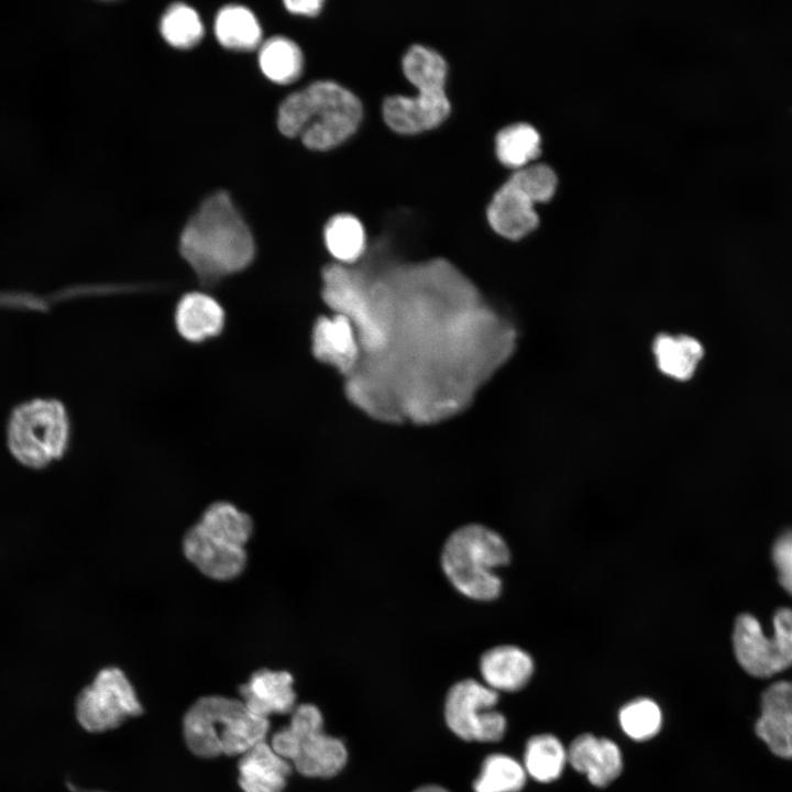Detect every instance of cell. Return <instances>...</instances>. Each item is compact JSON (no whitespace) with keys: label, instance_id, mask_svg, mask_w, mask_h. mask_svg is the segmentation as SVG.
Wrapping results in <instances>:
<instances>
[{"label":"cell","instance_id":"obj_8","mask_svg":"<svg viewBox=\"0 0 792 792\" xmlns=\"http://www.w3.org/2000/svg\"><path fill=\"white\" fill-rule=\"evenodd\" d=\"M733 646L738 663L752 676L769 678L792 667V609L777 610L771 634H766L754 616L740 615Z\"/></svg>","mask_w":792,"mask_h":792},{"label":"cell","instance_id":"obj_33","mask_svg":"<svg viewBox=\"0 0 792 792\" xmlns=\"http://www.w3.org/2000/svg\"><path fill=\"white\" fill-rule=\"evenodd\" d=\"M415 792H449L447 789L436 785V784H429L418 788Z\"/></svg>","mask_w":792,"mask_h":792},{"label":"cell","instance_id":"obj_28","mask_svg":"<svg viewBox=\"0 0 792 792\" xmlns=\"http://www.w3.org/2000/svg\"><path fill=\"white\" fill-rule=\"evenodd\" d=\"M163 37L178 48H189L204 36V25L198 13L184 3L170 6L160 24Z\"/></svg>","mask_w":792,"mask_h":792},{"label":"cell","instance_id":"obj_20","mask_svg":"<svg viewBox=\"0 0 792 792\" xmlns=\"http://www.w3.org/2000/svg\"><path fill=\"white\" fill-rule=\"evenodd\" d=\"M652 349L659 370L679 381L693 376L704 354L702 344L685 334H660Z\"/></svg>","mask_w":792,"mask_h":792},{"label":"cell","instance_id":"obj_15","mask_svg":"<svg viewBox=\"0 0 792 792\" xmlns=\"http://www.w3.org/2000/svg\"><path fill=\"white\" fill-rule=\"evenodd\" d=\"M534 204L527 194L507 179L493 195L487 207V220L498 234L520 239L539 222Z\"/></svg>","mask_w":792,"mask_h":792},{"label":"cell","instance_id":"obj_19","mask_svg":"<svg viewBox=\"0 0 792 792\" xmlns=\"http://www.w3.org/2000/svg\"><path fill=\"white\" fill-rule=\"evenodd\" d=\"M315 355L334 364L342 371L349 370L356 359V345L352 328L343 316L333 319L320 318L312 333Z\"/></svg>","mask_w":792,"mask_h":792},{"label":"cell","instance_id":"obj_7","mask_svg":"<svg viewBox=\"0 0 792 792\" xmlns=\"http://www.w3.org/2000/svg\"><path fill=\"white\" fill-rule=\"evenodd\" d=\"M271 747L308 778H332L348 760L344 744L323 733L321 712L312 704L293 711L290 724L274 734Z\"/></svg>","mask_w":792,"mask_h":792},{"label":"cell","instance_id":"obj_6","mask_svg":"<svg viewBox=\"0 0 792 792\" xmlns=\"http://www.w3.org/2000/svg\"><path fill=\"white\" fill-rule=\"evenodd\" d=\"M6 435L9 452L21 465L45 469L69 448L70 417L61 400L33 398L13 408Z\"/></svg>","mask_w":792,"mask_h":792},{"label":"cell","instance_id":"obj_17","mask_svg":"<svg viewBox=\"0 0 792 792\" xmlns=\"http://www.w3.org/2000/svg\"><path fill=\"white\" fill-rule=\"evenodd\" d=\"M534 668L530 654L513 645L491 648L480 660V671L486 685L496 692L519 691L530 680Z\"/></svg>","mask_w":792,"mask_h":792},{"label":"cell","instance_id":"obj_29","mask_svg":"<svg viewBox=\"0 0 792 792\" xmlns=\"http://www.w3.org/2000/svg\"><path fill=\"white\" fill-rule=\"evenodd\" d=\"M618 719L623 732L629 738L644 741L654 737L661 729L662 713L654 701L641 697L624 705Z\"/></svg>","mask_w":792,"mask_h":792},{"label":"cell","instance_id":"obj_22","mask_svg":"<svg viewBox=\"0 0 792 792\" xmlns=\"http://www.w3.org/2000/svg\"><path fill=\"white\" fill-rule=\"evenodd\" d=\"M566 762V749L556 736L541 734L527 741L522 766L536 781L549 783L557 780Z\"/></svg>","mask_w":792,"mask_h":792},{"label":"cell","instance_id":"obj_4","mask_svg":"<svg viewBox=\"0 0 792 792\" xmlns=\"http://www.w3.org/2000/svg\"><path fill=\"white\" fill-rule=\"evenodd\" d=\"M509 560L504 538L481 524H466L453 530L440 558L442 571L455 591L479 602H491L501 595L503 583L494 570Z\"/></svg>","mask_w":792,"mask_h":792},{"label":"cell","instance_id":"obj_30","mask_svg":"<svg viewBox=\"0 0 792 792\" xmlns=\"http://www.w3.org/2000/svg\"><path fill=\"white\" fill-rule=\"evenodd\" d=\"M508 179L527 194L534 202L550 199L558 183L553 168L544 163L519 167Z\"/></svg>","mask_w":792,"mask_h":792},{"label":"cell","instance_id":"obj_2","mask_svg":"<svg viewBox=\"0 0 792 792\" xmlns=\"http://www.w3.org/2000/svg\"><path fill=\"white\" fill-rule=\"evenodd\" d=\"M362 119V103L332 80H317L287 96L278 108L277 125L286 136H300L312 150L331 148L348 139Z\"/></svg>","mask_w":792,"mask_h":792},{"label":"cell","instance_id":"obj_23","mask_svg":"<svg viewBox=\"0 0 792 792\" xmlns=\"http://www.w3.org/2000/svg\"><path fill=\"white\" fill-rule=\"evenodd\" d=\"M258 63L263 74L277 84L296 80L304 65L299 46L285 36H274L262 44Z\"/></svg>","mask_w":792,"mask_h":792},{"label":"cell","instance_id":"obj_16","mask_svg":"<svg viewBox=\"0 0 792 792\" xmlns=\"http://www.w3.org/2000/svg\"><path fill=\"white\" fill-rule=\"evenodd\" d=\"M293 682V675L287 671L261 669L240 686L239 692L251 712L267 718L272 714H287L296 708Z\"/></svg>","mask_w":792,"mask_h":792},{"label":"cell","instance_id":"obj_31","mask_svg":"<svg viewBox=\"0 0 792 792\" xmlns=\"http://www.w3.org/2000/svg\"><path fill=\"white\" fill-rule=\"evenodd\" d=\"M772 559L779 582L792 595V530L784 532L774 543Z\"/></svg>","mask_w":792,"mask_h":792},{"label":"cell","instance_id":"obj_11","mask_svg":"<svg viewBox=\"0 0 792 792\" xmlns=\"http://www.w3.org/2000/svg\"><path fill=\"white\" fill-rule=\"evenodd\" d=\"M450 109L444 89H418L415 96L387 97L383 103V116L394 131L413 134L442 123Z\"/></svg>","mask_w":792,"mask_h":792},{"label":"cell","instance_id":"obj_5","mask_svg":"<svg viewBox=\"0 0 792 792\" xmlns=\"http://www.w3.org/2000/svg\"><path fill=\"white\" fill-rule=\"evenodd\" d=\"M184 736L198 757L242 756L264 741L268 719L251 712L242 701L205 696L187 711Z\"/></svg>","mask_w":792,"mask_h":792},{"label":"cell","instance_id":"obj_12","mask_svg":"<svg viewBox=\"0 0 792 792\" xmlns=\"http://www.w3.org/2000/svg\"><path fill=\"white\" fill-rule=\"evenodd\" d=\"M178 336L191 344H201L222 334L227 314L220 301L207 290L183 294L174 309Z\"/></svg>","mask_w":792,"mask_h":792},{"label":"cell","instance_id":"obj_3","mask_svg":"<svg viewBox=\"0 0 792 792\" xmlns=\"http://www.w3.org/2000/svg\"><path fill=\"white\" fill-rule=\"evenodd\" d=\"M253 529L249 514L230 502H213L186 531L182 543L184 556L208 579L234 580L245 570V547Z\"/></svg>","mask_w":792,"mask_h":792},{"label":"cell","instance_id":"obj_14","mask_svg":"<svg viewBox=\"0 0 792 792\" xmlns=\"http://www.w3.org/2000/svg\"><path fill=\"white\" fill-rule=\"evenodd\" d=\"M568 762L597 788L607 787L623 770L619 747L610 739L582 734L566 749Z\"/></svg>","mask_w":792,"mask_h":792},{"label":"cell","instance_id":"obj_25","mask_svg":"<svg viewBox=\"0 0 792 792\" xmlns=\"http://www.w3.org/2000/svg\"><path fill=\"white\" fill-rule=\"evenodd\" d=\"M403 70L417 89H444L447 62L430 47L419 44L410 46L403 58Z\"/></svg>","mask_w":792,"mask_h":792},{"label":"cell","instance_id":"obj_10","mask_svg":"<svg viewBox=\"0 0 792 792\" xmlns=\"http://www.w3.org/2000/svg\"><path fill=\"white\" fill-rule=\"evenodd\" d=\"M142 713V706L125 674L114 667L98 672L76 702V716L88 732H106Z\"/></svg>","mask_w":792,"mask_h":792},{"label":"cell","instance_id":"obj_32","mask_svg":"<svg viewBox=\"0 0 792 792\" xmlns=\"http://www.w3.org/2000/svg\"><path fill=\"white\" fill-rule=\"evenodd\" d=\"M286 9L295 14L315 15L323 4L322 0H287L284 1Z\"/></svg>","mask_w":792,"mask_h":792},{"label":"cell","instance_id":"obj_9","mask_svg":"<svg viewBox=\"0 0 792 792\" xmlns=\"http://www.w3.org/2000/svg\"><path fill=\"white\" fill-rule=\"evenodd\" d=\"M498 692L473 679L451 686L444 703L448 727L466 741L493 743L503 738L507 722L494 711Z\"/></svg>","mask_w":792,"mask_h":792},{"label":"cell","instance_id":"obj_27","mask_svg":"<svg viewBox=\"0 0 792 792\" xmlns=\"http://www.w3.org/2000/svg\"><path fill=\"white\" fill-rule=\"evenodd\" d=\"M329 252L340 261L356 260L365 248V232L361 221L352 215L333 216L324 228Z\"/></svg>","mask_w":792,"mask_h":792},{"label":"cell","instance_id":"obj_24","mask_svg":"<svg viewBox=\"0 0 792 792\" xmlns=\"http://www.w3.org/2000/svg\"><path fill=\"white\" fill-rule=\"evenodd\" d=\"M540 134L534 125L516 122L498 131L495 151L504 165L519 168L540 153Z\"/></svg>","mask_w":792,"mask_h":792},{"label":"cell","instance_id":"obj_18","mask_svg":"<svg viewBox=\"0 0 792 792\" xmlns=\"http://www.w3.org/2000/svg\"><path fill=\"white\" fill-rule=\"evenodd\" d=\"M238 770L244 792H283L292 765L261 741L242 755Z\"/></svg>","mask_w":792,"mask_h":792},{"label":"cell","instance_id":"obj_26","mask_svg":"<svg viewBox=\"0 0 792 792\" xmlns=\"http://www.w3.org/2000/svg\"><path fill=\"white\" fill-rule=\"evenodd\" d=\"M522 765L510 756L490 755L473 783L474 792H519L526 783Z\"/></svg>","mask_w":792,"mask_h":792},{"label":"cell","instance_id":"obj_13","mask_svg":"<svg viewBox=\"0 0 792 792\" xmlns=\"http://www.w3.org/2000/svg\"><path fill=\"white\" fill-rule=\"evenodd\" d=\"M761 713L755 732L769 750L782 759H792V682L779 681L761 694Z\"/></svg>","mask_w":792,"mask_h":792},{"label":"cell","instance_id":"obj_21","mask_svg":"<svg viewBox=\"0 0 792 792\" xmlns=\"http://www.w3.org/2000/svg\"><path fill=\"white\" fill-rule=\"evenodd\" d=\"M215 32L221 45L238 51L254 50L262 37L256 16L241 6L222 8L216 16Z\"/></svg>","mask_w":792,"mask_h":792},{"label":"cell","instance_id":"obj_1","mask_svg":"<svg viewBox=\"0 0 792 792\" xmlns=\"http://www.w3.org/2000/svg\"><path fill=\"white\" fill-rule=\"evenodd\" d=\"M178 251L204 290L243 273L256 256L254 237L224 191L207 198L189 219Z\"/></svg>","mask_w":792,"mask_h":792}]
</instances>
